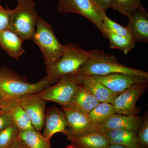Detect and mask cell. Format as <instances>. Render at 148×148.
I'll return each instance as SVG.
<instances>
[{
  "label": "cell",
  "mask_w": 148,
  "mask_h": 148,
  "mask_svg": "<svg viewBox=\"0 0 148 148\" xmlns=\"http://www.w3.org/2000/svg\"><path fill=\"white\" fill-rule=\"evenodd\" d=\"M91 77L114 93L119 94L134 85L147 83L148 77L123 73Z\"/></svg>",
  "instance_id": "obj_11"
},
{
  "label": "cell",
  "mask_w": 148,
  "mask_h": 148,
  "mask_svg": "<svg viewBox=\"0 0 148 148\" xmlns=\"http://www.w3.org/2000/svg\"><path fill=\"white\" fill-rule=\"evenodd\" d=\"M96 4L103 10L106 11L108 9L111 8L112 0H93Z\"/></svg>",
  "instance_id": "obj_30"
},
{
  "label": "cell",
  "mask_w": 148,
  "mask_h": 148,
  "mask_svg": "<svg viewBox=\"0 0 148 148\" xmlns=\"http://www.w3.org/2000/svg\"><path fill=\"white\" fill-rule=\"evenodd\" d=\"M14 99L27 114L33 128L40 132L44 126L46 101L38 93L24 95Z\"/></svg>",
  "instance_id": "obj_9"
},
{
  "label": "cell",
  "mask_w": 148,
  "mask_h": 148,
  "mask_svg": "<svg viewBox=\"0 0 148 148\" xmlns=\"http://www.w3.org/2000/svg\"><path fill=\"white\" fill-rule=\"evenodd\" d=\"M148 87L147 83L138 84L120 93L111 103L117 113L137 115L140 109L136 106V103L139 98L146 92Z\"/></svg>",
  "instance_id": "obj_8"
},
{
  "label": "cell",
  "mask_w": 148,
  "mask_h": 148,
  "mask_svg": "<svg viewBox=\"0 0 148 148\" xmlns=\"http://www.w3.org/2000/svg\"><path fill=\"white\" fill-rule=\"evenodd\" d=\"M16 1H18V0H16Z\"/></svg>",
  "instance_id": "obj_34"
},
{
  "label": "cell",
  "mask_w": 148,
  "mask_h": 148,
  "mask_svg": "<svg viewBox=\"0 0 148 148\" xmlns=\"http://www.w3.org/2000/svg\"><path fill=\"white\" fill-rule=\"evenodd\" d=\"M3 101H2L1 99L0 98V106H1V104L2 103Z\"/></svg>",
  "instance_id": "obj_33"
},
{
  "label": "cell",
  "mask_w": 148,
  "mask_h": 148,
  "mask_svg": "<svg viewBox=\"0 0 148 148\" xmlns=\"http://www.w3.org/2000/svg\"><path fill=\"white\" fill-rule=\"evenodd\" d=\"M79 84L77 73L67 75L61 77L55 84L47 87L38 94L45 101H52L62 106H66L70 104Z\"/></svg>",
  "instance_id": "obj_7"
},
{
  "label": "cell",
  "mask_w": 148,
  "mask_h": 148,
  "mask_svg": "<svg viewBox=\"0 0 148 148\" xmlns=\"http://www.w3.org/2000/svg\"><path fill=\"white\" fill-rule=\"evenodd\" d=\"M24 40L10 29L0 31V47L11 57L18 60L25 53Z\"/></svg>",
  "instance_id": "obj_17"
},
{
  "label": "cell",
  "mask_w": 148,
  "mask_h": 148,
  "mask_svg": "<svg viewBox=\"0 0 148 148\" xmlns=\"http://www.w3.org/2000/svg\"><path fill=\"white\" fill-rule=\"evenodd\" d=\"M103 28L104 32L108 31L116 34L121 35L134 40L127 27H123L112 21L106 14V12L103 16ZM106 38V35H105Z\"/></svg>",
  "instance_id": "obj_26"
},
{
  "label": "cell",
  "mask_w": 148,
  "mask_h": 148,
  "mask_svg": "<svg viewBox=\"0 0 148 148\" xmlns=\"http://www.w3.org/2000/svg\"><path fill=\"white\" fill-rule=\"evenodd\" d=\"M143 121V118L138 115L117 113L102 124L96 125V130L101 132L114 130H128L137 134Z\"/></svg>",
  "instance_id": "obj_13"
},
{
  "label": "cell",
  "mask_w": 148,
  "mask_h": 148,
  "mask_svg": "<svg viewBox=\"0 0 148 148\" xmlns=\"http://www.w3.org/2000/svg\"><path fill=\"white\" fill-rule=\"evenodd\" d=\"M43 135L48 140L58 132L64 134L69 141L71 139L65 114L58 107L52 106L46 111Z\"/></svg>",
  "instance_id": "obj_12"
},
{
  "label": "cell",
  "mask_w": 148,
  "mask_h": 148,
  "mask_svg": "<svg viewBox=\"0 0 148 148\" xmlns=\"http://www.w3.org/2000/svg\"><path fill=\"white\" fill-rule=\"evenodd\" d=\"M12 10L4 8L0 4V31L9 29Z\"/></svg>",
  "instance_id": "obj_28"
},
{
  "label": "cell",
  "mask_w": 148,
  "mask_h": 148,
  "mask_svg": "<svg viewBox=\"0 0 148 148\" xmlns=\"http://www.w3.org/2000/svg\"><path fill=\"white\" fill-rule=\"evenodd\" d=\"M117 73L132 74L148 77L147 72L121 64L114 56L99 50L90 51L89 58L77 74L82 76H101Z\"/></svg>",
  "instance_id": "obj_2"
},
{
  "label": "cell",
  "mask_w": 148,
  "mask_h": 148,
  "mask_svg": "<svg viewBox=\"0 0 148 148\" xmlns=\"http://www.w3.org/2000/svg\"><path fill=\"white\" fill-rule=\"evenodd\" d=\"M109 144L119 145L128 148H141L136 132L125 129H117L102 132Z\"/></svg>",
  "instance_id": "obj_19"
},
{
  "label": "cell",
  "mask_w": 148,
  "mask_h": 148,
  "mask_svg": "<svg viewBox=\"0 0 148 148\" xmlns=\"http://www.w3.org/2000/svg\"><path fill=\"white\" fill-rule=\"evenodd\" d=\"M57 9L60 13L77 14L85 17L98 28L105 38L103 16L106 11L93 0H59Z\"/></svg>",
  "instance_id": "obj_6"
},
{
  "label": "cell",
  "mask_w": 148,
  "mask_h": 148,
  "mask_svg": "<svg viewBox=\"0 0 148 148\" xmlns=\"http://www.w3.org/2000/svg\"><path fill=\"white\" fill-rule=\"evenodd\" d=\"M19 130L13 124L0 131V148H11L18 138Z\"/></svg>",
  "instance_id": "obj_24"
},
{
  "label": "cell",
  "mask_w": 148,
  "mask_h": 148,
  "mask_svg": "<svg viewBox=\"0 0 148 148\" xmlns=\"http://www.w3.org/2000/svg\"><path fill=\"white\" fill-rule=\"evenodd\" d=\"M13 124L9 115L0 110V131Z\"/></svg>",
  "instance_id": "obj_29"
},
{
  "label": "cell",
  "mask_w": 148,
  "mask_h": 148,
  "mask_svg": "<svg viewBox=\"0 0 148 148\" xmlns=\"http://www.w3.org/2000/svg\"><path fill=\"white\" fill-rule=\"evenodd\" d=\"M51 85L47 75L31 83L8 67L0 68V98L3 102L39 93Z\"/></svg>",
  "instance_id": "obj_1"
},
{
  "label": "cell",
  "mask_w": 148,
  "mask_h": 148,
  "mask_svg": "<svg viewBox=\"0 0 148 148\" xmlns=\"http://www.w3.org/2000/svg\"><path fill=\"white\" fill-rule=\"evenodd\" d=\"M18 138L29 148H52L50 140L34 128L19 130Z\"/></svg>",
  "instance_id": "obj_21"
},
{
  "label": "cell",
  "mask_w": 148,
  "mask_h": 148,
  "mask_svg": "<svg viewBox=\"0 0 148 148\" xmlns=\"http://www.w3.org/2000/svg\"><path fill=\"white\" fill-rule=\"evenodd\" d=\"M107 148H128L127 147H124L119 145H114V144H110Z\"/></svg>",
  "instance_id": "obj_32"
},
{
  "label": "cell",
  "mask_w": 148,
  "mask_h": 148,
  "mask_svg": "<svg viewBox=\"0 0 148 148\" xmlns=\"http://www.w3.org/2000/svg\"><path fill=\"white\" fill-rule=\"evenodd\" d=\"M11 148H29L18 138Z\"/></svg>",
  "instance_id": "obj_31"
},
{
  "label": "cell",
  "mask_w": 148,
  "mask_h": 148,
  "mask_svg": "<svg viewBox=\"0 0 148 148\" xmlns=\"http://www.w3.org/2000/svg\"><path fill=\"white\" fill-rule=\"evenodd\" d=\"M99 103L88 90L80 84L69 104L88 114Z\"/></svg>",
  "instance_id": "obj_20"
},
{
  "label": "cell",
  "mask_w": 148,
  "mask_h": 148,
  "mask_svg": "<svg viewBox=\"0 0 148 148\" xmlns=\"http://www.w3.org/2000/svg\"><path fill=\"white\" fill-rule=\"evenodd\" d=\"M141 5V0H112L111 8L128 17Z\"/></svg>",
  "instance_id": "obj_25"
},
{
  "label": "cell",
  "mask_w": 148,
  "mask_h": 148,
  "mask_svg": "<svg viewBox=\"0 0 148 148\" xmlns=\"http://www.w3.org/2000/svg\"><path fill=\"white\" fill-rule=\"evenodd\" d=\"M32 40L42 53L46 71L64 53L65 45L61 43L56 36L52 26L40 16Z\"/></svg>",
  "instance_id": "obj_4"
},
{
  "label": "cell",
  "mask_w": 148,
  "mask_h": 148,
  "mask_svg": "<svg viewBox=\"0 0 148 148\" xmlns=\"http://www.w3.org/2000/svg\"><path fill=\"white\" fill-rule=\"evenodd\" d=\"M0 110L9 115L14 124L19 130L33 128L27 114L15 99L3 101Z\"/></svg>",
  "instance_id": "obj_15"
},
{
  "label": "cell",
  "mask_w": 148,
  "mask_h": 148,
  "mask_svg": "<svg viewBox=\"0 0 148 148\" xmlns=\"http://www.w3.org/2000/svg\"><path fill=\"white\" fill-rule=\"evenodd\" d=\"M127 27L136 41L148 42V13L140 5L128 17Z\"/></svg>",
  "instance_id": "obj_14"
},
{
  "label": "cell",
  "mask_w": 148,
  "mask_h": 148,
  "mask_svg": "<svg viewBox=\"0 0 148 148\" xmlns=\"http://www.w3.org/2000/svg\"><path fill=\"white\" fill-rule=\"evenodd\" d=\"M16 7L12 10L10 29L24 41L32 40L40 15L34 0H18Z\"/></svg>",
  "instance_id": "obj_5"
},
{
  "label": "cell",
  "mask_w": 148,
  "mask_h": 148,
  "mask_svg": "<svg viewBox=\"0 0 148 148\" xmlns=\"http://www.w3.org/2000/svg\"><path fill=\"white\" fill-rule=\"evenodd\" d=\"M116 114V111L111 103H100L88 115L92 123L96 126L105 122Z\"/></svg>",
  "instance_id": "obj_22"
},
{
  "label": "cell",
  "mask_w": 148,
  "mask_h": 148,
  "mask_svg": "<svg viewBox=\"0 0 148 148\" xmlns=\"http://www.w3.org/2000/svg\"><path fill=\"white\" fill-rule=\"evenodd\" d=\"M138 142L141 148H148V117L146 114L143 118L142 126L137 133Z\"/></svg>",
  "instance_id": "obj_27"
},
{
  "label": "cell",
  "mask_w": 148,
  "mask_h": 148,
  "mask_svg": "<svg viewBox=\"0 0 148 148\" xmlns=\"http://www.w3.org/2000/svg\"><path fill=\"white\" fill-rule=\"evenodd\" d=\"M90 55V51L84 50L77 44L65 45L63 55L46 71L51 85L62 77L77 73Z\"/></svg>",
  "instance_id": "obj_3"
},
{
  "label": "cell",
  "mask_w": 148,
  "mask_h": 148,
  "mask_svg": "<svg viewBox=\"0 0 148 148\" xmlns=\"http://www.w3.org/2000/svg\"><path fill=\"white\" fill-rule=\"evenodd\" d=\"M67 148H107L110 145L102 132L98 131L73 137Z\"/></svg>",
  "instance_id": "obj_18"
},
{
  "label": "cell",
  "mask_w": 148,
  "mask_h": 148,
  "mask_svg": "<svg viewBox=\"0 0 148 148\" xmlns=\"http://www.w3.org/2000/svg\"><path fill=\"white\" fill-rule=\"evenodd\" d=\"M77 75L79 79L80 84L88 90L100 103H112L119 95L113 92L91 77Z\"/></svg>",
  "instance_id": "obj_16"
},
{
  "label": "cell",
  "mask_w": 148,
  "mask_h": 148,
  "mask_svg": "<svg viewBox=\"0 0 148 148\" xmlns=\"http://www.w3.org/2000/svg\"><path fill=\"white\" fill-rule=\"evenodd\" d=\"M62 110L72 138L97 131L96 125L90 120L88 114L70 104L62 106Z\"/></svg>",
  "instance_id": "obj_10"
},
{
  "label": "cell",
  "mask_w": 148,
  "mask_h": 148,
  "mask_svg": "<svg viewBox=\"0 0 148 148\" xmlns=\"http://www.w3.org/2000/svg\"><path fill=\"white\" fill-rule=\"evenodd\" d=\"M106 38L110 41V47L112 49H118L121 50L124 54H127L135 47L136 41L129 38L116 34L109 31H105Z\"/></svg>",
  "instance_id": "obj_23"
}]
</instances>
